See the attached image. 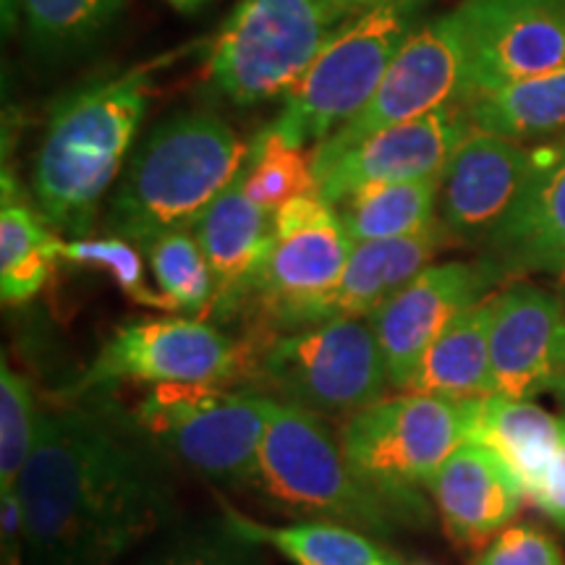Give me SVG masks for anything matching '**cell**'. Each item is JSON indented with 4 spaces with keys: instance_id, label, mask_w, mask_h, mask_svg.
Segmentation results:
<instances>
[{
    "instance_id": "30bf717a",
    "label": "cell",
    "mask_w": 565,
    "mask_h": 565,
    "mask_svg": "<svg viewBox=\"0 0 565 565\" xmlns=\"http://www.w3.org/2000/svg\"><path fill=\"white\" fill-rule=\"evenodd\" d=\"M341 24L317 0H238L212 47L210 84L236 108L288 97Z\"/></svg>"
},
{
    "instance_id": "b9f144b4",
    "label": "cell",
    "mask_w": 565,
    "mask_h": 565,
    "mask_svg": "<svg viewBox=\"0 0 565 565\" xmlns=\"http://www.w3.org/2000/svg\"><path fill=\"white\" fill-rule=\"evenodd\" d=\"M419 565H429V563H419Z\"/></svg>"
},
{
    "instance_id": "8fae6325",
    "label": "cell",
    "mask_w": 565,
    "mask_h": 565,
    "mask_svg": "<svg viewBox=\"0 0 565 565\" xmlns=\"http://www.w3.org/2000/svg\"><path fill=\"white\" fill-rule=\"evenodd\" d=\"M469 97V47L458 11L424 21L408 45L351 121L335 129L312 150L315 175L328 171L345 152L356 150L374 134L416 121L443 105Z\"/></svg>"
},
{
    "instance_id": "5bb4252c",
    "label": "cell",
    "mask_w": 565,
    "mask_h": 565,
    "mask_svg": "<svg viewBox=\"0 0 565 565\" xmlns=\"http://www.w3.org/2000/svg\"><path fill=\"white\" fill-rule=\"evenodd\" d=\"M498 273L479 263H440L422 270L370 317L383 351L387 383L408 391L422 356L458 315L490 296Z\"/></svg>"
},
{
    "instance_id": "d4e9b609",
    "label": "cell",
    "mask_w": 565,
    "mask_h": 565,
    "mask_svg": "<svg viewBox=\"0 0 565 565\" xmlns=\"http://www.w3.org/2000/svg\"><path fill=\"white\" fill-rule=\"evenodd\" d=\"M443 179L370 183L335 204L353 244L414 236L440 223Z\"/></svg>"
},
{
    "instance_id": "60d3db41",
    "label": "cell",
    "mask_w": 565,
    "mask_h": 565,
    "mask_svg": "<svg viewBox=\"0 0 565 565\" xmlns=\"http://www.w3.org/2000/svg\"><path fill=\"white\" fill-rule=\"evenodd\" d=\"M557 150H561L565 154V131L561 134V141H557Z\"/></svg>"
},
{
    "instance_id": "e575fe53",
    "label": "cell",
    "mask_w": 565,
    "mask_h": 565,
    "mask_svg": "<svg viewBox=\"0 0 565 565\" xmlns=\"http://www.w3.org/2000/svg\"><path fill=\"white\" fill-rule=\"evenodd\" d=\"M529 500L565 532V427L561 448H557L545 479H542Z\"/></svg>"
},
{
    "instance_id": "4316f807",
    "label": "cell",
    "mask_w": 565,
    "mask_h": 565,
    "mask_svg": "<svg viewBox=\"0 0 565 565\" xmlns=\"http://www.w3.org/2000/svg\"><path fill=\"white\" fill-rule=\"evenodd\" d=\"M58 238L40 210L3 204L0 212V296L6 307H19L40 294L61 259Z\"/></svg>"
},
{
    "instance_id": "7c38bea8",
    "label": "cell",
    "mask_w": 565,
    "mask_h": 565,
    "mask_svg": "<svg viewBox=\"0 0 565 565\" xmlns=\"http://www.w3.org/2000/svg\"><path fill=\"white\" fill-rule=\"evenodd\" d=\"M252 353L244 341H233L215 324L189 317H154L118 324L103 345L84 391L113 383H189V385H246Z\"/></svg>"
},
{
    "instance_id": "9c48e42d",
    "label": "cell",
    "mask_w": 565,
    "mask_h": 565,
    "mask_svg": "<svg viewBox=\"0 0 565 565\" xmlns=\"http://www.w3.org/2000/svg\"><path fill=\"white\" fill-rule=\"evenodd\" d=\"M246 387L322 416H351L377 404L391 383L370 320H330L267 341Z\"/></svg>"
},
{
    "instance_id": "74e56055",
    "label": "cell",
    "mask_w": 565,
    "mask_h": 565,
    "mask_svg": "<svg viewBox=\"0 0 565 565\" xmlns=\"http://www.w3.org/2000/svg\"><path fill=\"white\" fill-rule=\"evenodd\" d=\"M166 3L179 13H196V11H202L210 0H166Z\"/></svg>"
},
{
    "instance_id": "8d00e7d4",
    "label": "cell",
    "mask_w": 565,
    "mask_h": 565,
    "mask_svg": "<svg viewBox=\"0 0 565 565\" xmlns=\"http://www.w3.org/2000/svg\"><path fill=\"white\" fill-rule=\"evenodd\" d=\"M317 3L324 6V9L341 21H349L351 17H356L359 11H364L372 0H317Z\"/></svg>"
},
{
    "instance_id": "484cf974",
    "label": "cell",
    "mask_w": 565,
    "mask_h": 565,
    "mask_svg": "<svg viewBox=\"0 0 565 565\" xmlns=\"http://www.w3.org/2000/svg\"><path fill=\"white\" fill-rule=\"evenodd\" d=\"M471 124L498 137L526 141L565 131V68L511 82L466 100Z\"/></svg>"
},
{
    "instance_id": "52a82bcc",
    "label": "cell",
    "mask_w": 565,
    "mask_h": 565,
    "mask_svg": "<svg viewBox=\"0 0 565 565\" xmlns=\"http://www.w3.org/2000/svg\"><path fill=\"white\" fill-rule=\"evenodd\" d=\"M254 490L278 511L303 519L341 521L377 536L401 526L391 508L353 477L341 437L322 422V414L270 395Z\"/></svg>"
},
{
    "instance_id": "5b68a950",
    "label": "cell",
    "mask_w": 565,
    "mask_h": 565,
    "mask_svg": "<svg viewBox=\"0 0 565 565\" xmlns=\"http://www.w3.org/2000/svg\"><path fill=\"white\" fill-rule=\"evenodd\" d=\"M353 238L335 204L320 194L286 202L273 215V242L246 288L236 315L246 320L242 341L254 353L275 335L312 328L324 296L341 280Z\"/></svg>"
},
{
    "instance_id": "ba28073f",
    "label": "cell",
    "mask_w": 565,
    "mask_h": 565,
    "mask_svg": "<svg viewBox=\"0 0 565 565\" xmlns=\"http://www.w3.org/2000/svg\"><path fill=\"white\" fill-rule=\"evenodd\" d=\"M134 419L173 461L223 487H254L267 395L252 387L152 385Z\"/></svg>"
},
{
    "instance_id": "6da1fadb",
    "label": "cell",
    "mask_w": 565,
    "mask_h": 565,
    "mask_svg": "<svg viewBox=\"0 0 565 565\" xmlns=\"http://www.w3.org/2000/svg\"><path fill=\"white\" fill-rule=\"evenodd\" d=\"M168 456L116 404L40 414L17 494L24 565H116L179 519Z\"/></svg>"
},
{
    "instance_id": "cb8c5ba5",
    "label": "cell",
    "mask_w": 565,
    "mask_h": 565,
    "mask_svg": "<svg viewBox=\"0 0 565 565\" xmlns=\"http://www.w3.org/2000/svg\"><path fill=\"white\" fill-rule=\"evenodd\" d=\"M223 519L236 534L263 547L278 550L296 565H404L362 529L333 524V521L267 526L233 511L231 505H223Z\"/></svg>"
},
{
    "instance_id": "83f0119b",
    "label": "cell",
    "mask_w": 565,
    "mask_h": 565,
    "mask_svg": "<svg viewBox=\"0 0 565 565\" xmlns=\"http://www.w3.org/2000/svg\"><path fill=\"white\" fill-rule=\"evenodd\" d=\"M126 0H21L26 45L47 61L89 51L121 19Z\"/></svg>"
},
{
    "instance_id": "3957f363",
    "label": "cell",
    "mask_w": 565,
    "mask_h": 565,
    "mask_svg": "<svg viewBox=\"0 0 565 565\" xmlns=\"http://www.w3.org/2000/svg\"><path fill=\"white\" fill-rule=\"evenodd\" d=\"M249 145L223 118L186 110L154 126L141 141L108 204L105 233L152 244L189 231L244 168Z\"/></svg>"
},
{
    "instance_id": "277c9868",
    "label": "cell",
    "mask_w": 565,
    "mask_h": 565,
    "mask_svg": "<svg viewBox=\"0 0 565 565\" xmlns=\"http://www.w3.org/2000/svg\"><path fill=\"white\" fill-rule=\"evenodd\" d=\"M341 448L353 477L391 508L401 526H424V490L443 463L469 443L471 401L404 393L351 414L341 427Z\"/></svg>"
},
{
    "instance_id": "d6a6232c",
    "label": "cell",
    "mask_w": 565,
    "mask_h": 565,
    "mask_svg": "<svg viewBox=\"0 0 565 565\" xmlns=\"http://www.w3.org/2000/svg\"><path fill=\"white\" fill-rule=\"evenodd\" d=\"M61 259L68 265L87 267V270L108 273L121 294L139 307L173 312V303L166 299V294L147 282L139 252L126 238H71L61 246Z\"/></svg>"
},
{
    "instance_id": "d590c367",
    "label": "cell",
    "mask_w": 565,
    "mask_h": 565,
    "mask_svg": "<svg viewBox=\"0 0 565 565\" xmlns=\"http://www.w3.org/2000/svg\"><path fill=\"white\" fill-rule=\"evenodd\" d=\"M0 524H3V565H24L26 557V534H24V513H21V500L17 490L0 492Z\"/></svg>"
},
{
    "instance_id": "f35d334b",
    "label": "cell",
    "mask_w": 565,
    "mask_h": 565,
    "mask_svg": "<svg viewBox=\"0 0 565 565\" xmlns=\"http://www.w3.org/2000/svg\"><path fill=\"white\" fill-rule=\"evenodd\" d=\"M553 393L557 395V401H561V404L565 406V374H563L561 380H557V385L553 387Z\"/></svg>"
},
{
    "instance_id": "603a6c76",
    "label": "cell",
    "mask_w": 565,
    "mask_h": 565,
    "mask_svg": "<svg viewBox=\"0 0 565 565\" xmlns=\"http://www.w3.org/2000/svg\"><path fill=\"white\" fill-rule=\"evenodd\" d=\"M492 315L494 294L458 315L422 356L406 393L437 395L458 404L490 398Z\"/></svg>"
},
{
    "instance_id": "e0dca14e",
    "label": "cell",
    "mask_w": 565,
    "mask_h": 565,
    "mask_svg": "<svg viewBox=\"0 0 565 565\" xmlns=\"http://www.w3.org/2000/svg\"><path fill=\"white\" fill-rule=\"evenodd\" d=\"M475 129L466 103L443 105L416 121L374 134L317 179L324 202L338 204L370 183L443 179L461 141Z\"/></svg>"
},
{
    "instance_id": "ab89813d",
    "label": "cell",
    "mask_w": 565,
    "mask_h": 565,
    "mask_svg": "<svg viewBox=\"0 0 565 565\" xmlns=\"http://www.w3.org/2000/svg\"><path fill=\"white\" fill-rule=\"evenodd\" d=\"M557 296H561V301H563V307H565V275L561 278V288H557Z\"/></svg>"
},
{
    "instance_id": "f546056e",
    "label": "cell",
    "mask_w": 565,
    "mask_h": 565,
    "mask_svg": "<svg viewBox=\"0 0 565 565\" xmlns=\"http://www.w3.org/2000/svg\"><path fill=\"white\" fill-rule=\"evenodd\" d=\"M158 288L173 303V312L200 315L210 309L212 273L194 233L173 231L145 246Z\"/></svg>"
},
{
    "instance_id": "1f68e13d",
    "label": "cell",
    "mask_w": 565,
    "mask_h": 565,
    "mask_svg": "<svg viewBox=\"0 0 565 565\" xmlns=\"http://www.w3.org/2000/svg\"><path fill=\"white\" fill-rule=\"evenodd\" d=\"M40 414L24 374L0 364V492L17 490L38 440Z\"/></svg>"
},
{
    "instance_id": "8992f818",
    "label": "cell",
    "mask_w": 565,
    "mask_h": 565,
    "mask_svg": "<svg viewBox=\"0 0 565 565\" xmlns=\"http://www.w3.org/2000/svg\"><path fill=\"white\" fill-rule=\"evenodd\" d=\"M429 0H372L330 34L301 82L288 92L273 129L312 150L351 121L424 24Z\"/></svg>"
},
{
    "instance_id": "f1b7e54d",
    "label": "cell",
    "mask_w": 565,
    "mask_h": 565,
    "mask_svg": "<svg viewBox=\"0 0 565 565\" xmlns=\"http://www.w3.org/2000/svg\"><path fill=\"white\" fill-rule=\"evenodd\" d=\"M244 192L249 200L275 215L282 204L317 189L312 150L286 139L273 126L252 139L244 160Z\"/></svg>"
},
{
    "instance_id": "ffe728a7",
    "label": "cell",
    "mask_w": 565,
    "mask_h": 565,
    "mask_svg": "<svg viewBox=\"0 0 565 565\" xmlns=\"http://www.w3.org/2000/svg\"><path fill=\"white\" fill-rule=\"evenodd\" d=\"M194 236L207 257L215 282L204 317L233 320L273 242V215L246 196L244 168L202 212L200 221L194 223Z\"/></svg>"
},
{
    "instance_id": "9a60e30c",
    "label": "cell",
    "mask_w": 565,
    "mask_h": 565,
    "mask_svg": "<svg viewBox=\"0 0 565 565\" xmlns=\"http://www.w3.org/2000/svg\"><path fill=\"white\" fill-rule=\"evenodd\" d=\"M565 374V307L561 296L529 280L494 294L490 333L492 395L532 401Z\"/></svg>"
},
{
    "instance_id": "2e32d148",
    "label": "cell",
    "mask_w": 565,
    "mask_h": 565,
    "mask_svg": "<svg viewBox=\"0 0 565 565\" xmlns=\"http://www.w3.org/2000/svg\"><path fill=\"white\" fill-rule=\"evenodd\" d=\"M540 154L498 134L471 129L443 175L440 221L458 244L484 246L526 189Z\"/></svg>"
},
{
    "instance_id": "836d02e7",
    "label": "cell",
    "mask_w": 565,
    "mask_h": 565,
    "mask_svg": "<svg viewBox=\"0 0 565 565\" xmlns=\"http://www.w3.org/2000/svg\"><path fill=\"white\" fill-rule=\"evenodd\" d=\"M475 565H565L563 550L536 526H508L487 545Z\"/></svg>"
},
{
    "instance_id": "d6986e66",
    "label": "cell",
    "mask_w": 565,
    "mask_h": 565,
    "mask_svg": "<svg viewBox=\"0 0 565 565\" xmlns=\"http://www.w3.org/2000/svg\"><path fill=\"white\" fill-rule=\"evenodd\" d=\"M482 259L498 273L565 275V154L542 158L519 202L482 246Z\"/></svg>"
},
{
    "instance_id": "7a4b0ae2",
    "label": "cell",
    "mask_w": 565,
    "mask_h": 565,
    "mask_svg": "<svg viewBox=\"0 0 565 565\" xmlns=\"http://www.w3.org/2000/svg\"><path fill=\"white\" fill-rule=\"evenodd\" d=\"M162 61L87 84L55 105L32 173L38 210L55 233L84 238L92 231L97 207L145 121L152 71Z\"/></svg>"
},
{
    "instance_id": "4dcf8cb0",
    "label": "cell",
    "mask_w": 565,
    "mask_h": 565,
    "mask_svg": "<svg viewBox=\"0 0 565 565\" xmlns=\"http://www.w3.org/2000/svg\"><path fill=\"white\" fill-rule=\"evenodd\" d=\"M137 565H265L263 545L249 542L225 524L186 526L147 550Z\"/></svg>"
},
{
    "instance_id": "7402d4cb",
    "label": "cell",
    "mask_w": 565,
    "mask_h": 565,
    "mask_svg": "<svg viewBox=\"0 0 565 565\" xmlns=\"http://www.w3.org/2000/svg\"><path fill=\"white\" fill-rule=\"evenodd\" d=\"M565 416L557 419L534 401L490 398L471 401L469 443L487 445L519 477L526 498L545 479L550 463L561 448Z\"/></svg>"
},
{
    "instance_id": "4fadbf2b",
    "label": "cell",
    "mask_w": 565,
    "mask_h": 565,
    "mask_svg": "<svg viewBox=\"0 0 565 565\" xmlns=\"http://www.w3.org/2000/svg\"><path fill=\"white\" fill-rule=\"evenodd\" d=\"M469 97L565 68V0H461Z\"/></svg>"
},
{
    "instance_id": "44dd1931",
    "label": "cell",
    "mask_w": 565,
    "mask_h": 565,
    "mask_svg": "<svg viewBox=\"0 0 565 565\" xmlns=\"http://www.w3.org/2000/svg\"><path fill=\"white\" fill-rule=\"evenodd\" d=\"M450 244L458 242L443 221L414 236L353 244L341 280L317 307L315 324L370 320L385 301H391L416 275L427 270L437 254Z\"/></svg>"
},
{
    "instance_id": "ac0fdd59",
    "label": "cell",
    "mask_w": 565,
    "mask_h": 565,
    "mask_svg": "<svg viewBox=\"0 0 565 565\" xmlns=\"http://www.w3.org/2000/svg\"><path fill=\"white\" fill-rule=\"evenodd\" d=\"M445 534L461 547H482L519 515L524 487L494 450L463 443L429 484Z\"/></svg>"
}]
</instances>
